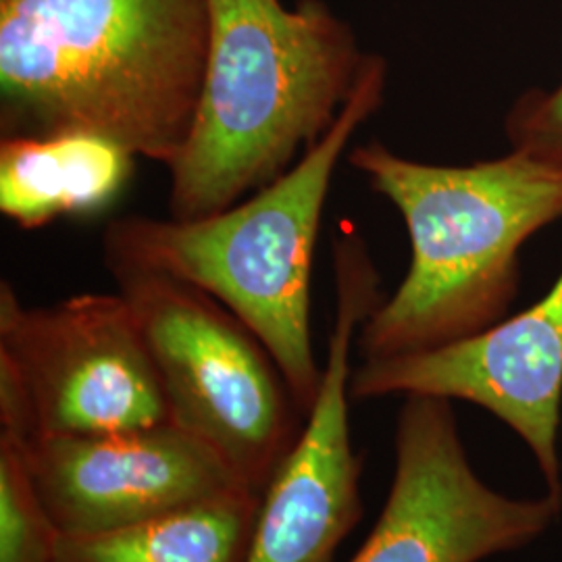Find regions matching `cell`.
Returning a JSON list of instances; mask_svg holds the SVG:
<instances>
[{"label": "cell", "mask_w": 562, "mask_h": 562, "mask_svg": "<svg viewBox=\"0 0 562 562\" xmlns=\"http://www.w3.org/2000/svg\"><path fill=\"white\" fill-rule=\"evenodd\" d=\"M211 20L213 0H0V138L92 132L169 169Z\"/></svg>", "instance_id": "obj_1"}, {"label": "cell", "mask_w": 562, "mask_h": 562, "mask_svg": "<svg viewBox=\"0 0 562 562\" xmlns=\"http://www.w3.org/2000/svg\"><path fill=\"white\" fill-rule=\"evenodd\" d=\"M369 188L401 213L411 262L357 334L362 361L473 338L510 315L521 250L562 220V169L517 150L471 165L402 157L382 140L348 153Z\"/></svg>", "instance_id": "obj_2"}, {"label": "cell", "mask_w": 562, "mask_h": 562, "mask_svg": "<svg viewBox=\"0 0 562 562\" xmlns=\"http://www.w3.org/2000/svg\"><path fill=\"white\" fill-rule=\"evenodd\" d=\"M371 53L325 0H213L190 136L169 171V217L202 220L288 173L327 136Z\"/></svg>", "instance_id": "obj_3"}, {"label": "cell", "mask_w": 562, "mask_h": 562, "mask_svg": "<svg viewBox=\"0 0 562 562\" xmlns=\"http://www.w3.org/2000/svg\"><path fill=\"white\" fill-rule=\"evenodd\" d=\"M387 60L373 55L340 120L288 173L222 213L180 222L132 215L109 223V269L157 271L225 304L267 346L304 417L323 367L311 334V280L325 202L355 134L385 101Z\"/></svg>", "instance_id": "obj_4"}, {"label": "cell", "mask_w": 562, "mask_h": 562, "mask_svg": "<svg viewBox=\"0 0 562 562\" xmlns=\"http://www.w3.org/2000/svg\"><path fill=\"white\" fill-rule=\"evenodd\" d=\"M109 271L159 369L171 423L211 443L262 496L306 423L280 364L201 288L157 271Z\"/></svg>", "instance_id": "obj_5"}, {"label": "cell", "mask_w": 562, "mask_h": 562, "mask_svg": "<svg viewBox=\"0 0 562 562\" xmlns=\"http://www.w3.org/2000/svg\"><path fill=\"white\" fill-rule=\"evenodd\" d=\"M171 423L161 375L130 302L78 294L25 306L0 283V427L111 434Z\"/></svg>", "instance_id": "obj_6"}, {"label": "cell", "mask_w": 562, "mask_h": 562, "mask_svg": "<svg viewBox=\"0 0 562 562\" xmlns=\"http://www.w3.org/2000/svg\"><path fill=\"white\" fill-rule=\"evenodd\" d=\"M561 515L559 494L492 490L471 467L452 401L413 394L396 422L387 501L350 562H482L540 540Z\"/></svg>", "instance_id": "obj_7"}, {"label": "cell", "mask_w": 562, "mask_h": 562, "mask_svg": "<svg viewBox=\"0 0 562 562\" xmlns=\"http://www.w3.org/2000/svg\"><path fill=\"white\" fill-rule=\"evenodd\" d=\"M336 319L319 396L301 438L261 498L244 562H334L361 521L362 459L350 438L352 348L364 319L385 299L361 234L334 238Z\"/></svg>", "instance_id": "obj_8"}, {"label": "cell", "mask_w": 562, "mask_h": 562, "mask_svg": "<svg viewBox=\"0 0 562 562\" xmlns=\"http://www.w3.org/2000/svg\"><path fill=\"white\" fill-rule=\"evenodd\" d=\"M438 396L480 406L531 450L562 496V271L542 299L467 340L352 369L350 398Z\"/></svg>", "instance_id": "obj_9"}, {"label": "cell", "mask_w": 562, "mask_h": 562, "mask_svg": "<svg viewBox=\"0 0 562 562\" xmlns=\"http://www.w3.org/2000/svg\"><path fill=\"white\" fill-rule=\"evenodd\" d=\"M15 438L59 533L113 531L246 487L211 443L176 423Z\"/></svg>", "instance_id": "obj_10"}, {"label": "cell", "mask_w": 562, "mask_h": 562, "mask_svg": "<svg viewBox=\"0 0 562 562\" xmlns=\"http://www.w3.org/2000/svg\"><path fill=\"white\" fill-rule=\"evenodd\" d=\"M136 159L92 132L0 138V213L21 229L101 213L132 180Z\"/></svg>", "instance_id": "obj_11"}, {"label": "cell", "mask_w": 562, "mask_h": 562, "mask_svg": "<svg viewBox=\"0 0 562 562\" xmlns=\"http://www.w3.org/2000/svg\"><path fill=\"white\" fill-rule=\"evenodd\" d=\"M261 498L240 487L113 531L59 533L53 562H244Z\"/></svg>", "instance_id": "obj_12"}, {"label": "cell", "mask_w": 562, "mask_h": 562, "mask_svg": "<svg viewBox=\"0 0 562 562\" xmlns=\"http://www.w3.org/2000/svg\"><path fill=\"white\" fill-rule=\"evenodd\" d=\"M510 150L562 169V80L554 88H529L504 117Z\"/></svg>", "instance_id": "obj_13"}]
</instances>
